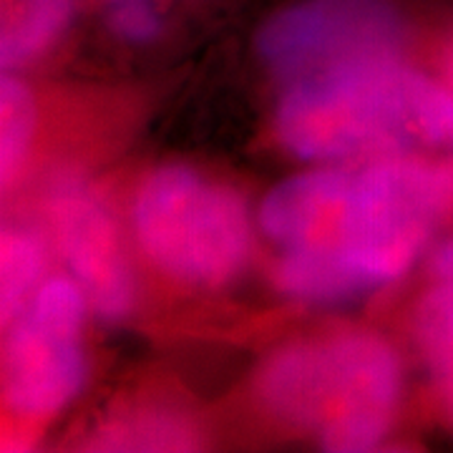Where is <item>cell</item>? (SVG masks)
<instances>
[{"mask_svg": "<svg viewBox=\"0 0 453 453\" xmlns=\"http://www.w3.org/2000/svg\"><path fill=\"white\" fill-rule=\"evenodd\" d=\"M277 136L303 159H348L431 146L453 136L446 83L372 58L290 83L277 106Z\"/></svg>", "mask_w": 453, "mask_h": 453, "instance_id": "1", "label": "cell"}, {"mask_svg": "<svg viewBox=\"0 0 453 453\" xmlns=\"http://www.w3.org/2000/svg\"><path fill=\"white\" fill-rule=\"evenodd\" d=\"M398 393V356L371 333L295 342L259 378V395L275 416L335 453L372 451L388 434Z\"/></svg>", "mask_w": 453, "mask_h": 453, "instance_id": "2", "label": "cell"}, {"mask_svg": "<svg viewBox=\"0 0 453 453\" xmlns=\"http://www.w3.org/2000/svg\"><path fill=\"white\" fill-rule=\"evenodd\" d=\"M453 211V166L386 159L360 172L342 169L320 242L368 280L371 290L403 275L436 225Z\"/></svg>", "mask_w": 453, "mask_h": 453, "instance_id": "3", "label": "cell"}, {"mask_svg": "<svg viewBox=\"0 0 453 453\" xmlns=\"http://www.w3.org/2000/svg\"><path fill=\"white\" fill-rule=\"evenodd\" d=\"M134 232L166 275L217 288L240 275L252 250L242 196L187 166H162L134 196Z\"/></svg>", "mask_w": 453, "mask_h": 453, "instance_id": "4", "label": "cell"}, {"mask_svg": "<svg viewBox=\"0 0 453 453\" xmlns=\"http://www.w3.org/2000/svg\"><path fill=\"white\" fill-rule=\"evenodd\" d=\"M405 20L395 0H292L255 33L265 65L288 83L395 56Z\"/></svg>", "mask_w": 453, "mask_h": 453, "instance_id": "5", "label": "cell"}, {"mask_svg": "<svg viewBox=\"0 0 453 453\" xmlns=\"http://www.w3.org/2000/svg\"><path fill=\"white\" fill-rule=\"evenodd\" d=\"M86 303L76 280L53 277L11 323L5 403L20 418H49L81 393L88 372L81 345Z\"/></svg>", "mask_w": 453, "mask_h": 453, "instance_id": "6", "label": "cell"}, {"mask_svg": "<svg viewBox=\"0 0 453 453\" xmlns=\"http://www.w3.org/2000/svg\"><path fill=\"white\" fill-rule=\"evenodd\" d=\"M53 232L71 275L104 320H119L134 303V277L113 217L86 184L64 179L49 202Z\"/></svg>", "mask_w": 453, "mask_h": 453, "instance_id": "7", "label": "cell"}, {"mask_svg": "<svg viewBox=\"0 0 453 453\" xmlns=\"http://www.w3.org/2000/svg\"><path fill=\"white\" fill-rule=\"evenodd\" d=\"M76 13V0H3L0 64L18 68L35 61L61 38Z\"/></svg>", "mask_w": 453, "mask_h": 453, "instance_id": "8", "label": "cell"}, {"mask_svg": "<svg viewBox=\"0 0 453 453\" xmlns=\"http://www.w3.org/2000/svg\"><path fill=\"white\" fill-rule=\"evenodd\" d=\"M413 333L453 421V280H441L416 308Z\"/></svg>", "mask_w": 453, "mask_h": 453, "instance_id": "9", "label": "cell"}, {"mask_svg": "<svg viewBox=\"0 0 453 453\" xmlns=\"http://www.w3.org/2000/svg\"><path fill=\"white\" fill-rule=\"evenodd\" d=\"M46 265V250L38 234L26 226H5L0 237V315L13 323L31 303Z\"/></svg>", "mask_w": 453, "mask_h": 453, "instance_id": "10", "label": "cell"}, {"mask_svg": "<svg viewBox=\"0 0 453 453\" xmlns=\"http://www.w3.org/2000/svg\"><path fill=\"white\" fill-rule=\"evenodd\" d=\"M192 446V428L169 413H136L106 423L94 436V449L104 451H187Z\"/></svg>", "mask_w": 453, "mask_h": 453, "instance_id": "11", "label": "cell"}, {"mask_svg": "<svg viewBox=\"0 0 453 453\" xmlns=\"http://www.w3.org/2000/svg\"><path fill=\"white\" fill-rule=\"evenodd\" d=\"M33 98L28 88L11 76L0 81V181L3 189L16 184L26 164L33 136Z\"/></svg>", "mask_w": 453, "mask_h": 453, "instance_id": "12", "label": "cell"}, {"mask_svg": "<svg viewBox=\"0 0 453 453\" xmlns=\"http://www.w3.org/2000/svg\"><path fill=\"white\" fill-rule=\"evenodd\" d=\"M109 31L127 43H151L164 31L162 0H101Z\"/></svg>", "mask_w": 453, "mask_h": 453, "instance_id": "13", "label": "cell"}, {"mask_svg": "<svg viewBox=\"0 0 453 453\" xmlns=\"http://www.w3.org/2000/svg\"><path fill=\"white\" fill-rule=\"evenodd\" d=\"M434 270H436L438 280H453V237L436 250Z\"/></svg>", "mask_w": 453, "mask_h": 453, "instance_id": "14", "label": "cell"}, {"mask_svg": "<svg viewBox=\"0 0 453 453\" xmlns=\"http://www.w3.org/2000/svg\"><path fill=\"white\" fill-rule=\"evenodd\" d=\"M443 73H446V88H449V94H451L453 101V41L446 46V53H443Z\"/></svg>", "mask_w": 453, "mask_h": 453, "instance_id": "15", "label": "cell"}]
</instances>
